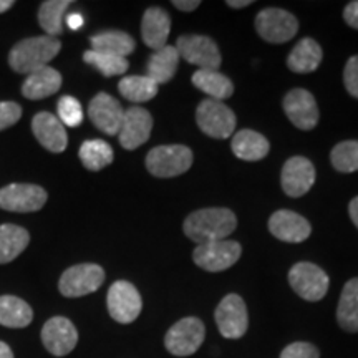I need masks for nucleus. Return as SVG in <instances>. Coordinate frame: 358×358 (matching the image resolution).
<instances>
[{
    "label": "nucleus",
    "mask_w": 358,
    "mask_h": 358,
    "mask_svg": "<svg viewBox=\"0 0 358 358\" xmlns=\"http://www.w3.org/2000/svg\"><path fill=\"white\" fill-rule=\"evenodd\" d=\"M105 282V271L98 264H78L62 274L58 289L69 299L83 297L96 292Z\"/></svg>",
    "instance_id": "6e6552de"
},
{
    "label": "nucleus",
    "mask_w": 358,
    "mask_h": 358,
    "mask_svg": "<svg viewBox=\"0 0 358 358\" xmlns=\"http://www.w3.org/2000/svg\"><path fill=\"white\" fill-rule=\"evenodd\" d=\"M62 43L57 37L40 35L30 37L13 45L8 53V65L17 73H34L48 64L58 55Z\"/></svg>",
    "instance_id": "f03ea898"
},
{
    "label": "nucleus",
    "mask_w": 358,
    "mask_h": 358,
    "mask_svg": "<svg viewBox=\"0 0 358 358\" xmlns=\"http://www.w3.org/2000/svg\"><path fill=\"white\" fill-rule=\"evenodd\" d=\"M22 106L15 101H0V131L10 128L20 120Z\"/></svg>",
    "instance_id": "4c0bfd02"
},
{
    "label": "nucleus",
    "mask_w": 358,
    "mask_h": 358,
    "mask_svg": "<svg viewBox=\"0 0 358 358\" xmlns=\"http://www.w3.org/2000/svg\"><path fill=\"white\" fill-rule=\"evenodd\" d=\"M66 24H69L70 29L78 30L80 27L83 25V19H82V15H80V13H71V15L69 17V19H66Z\"/></svg>",
    "instance_id": "37998d69"
},
{
    "label": "nucleus",
    "mask_w": 358,
    "mask_h": 358,
    "mask_svg": "<svg viewBox=\"0 0 358 358\" xmlns=\"http://www.w3.org/2000/svg\"><path fill=\"white\" fill-rule=\"evenodd\" d=\"M217 329L224 338H241L248 332L249 327V315L248 307L243 297L237 294H229L219 302V306L214 312Z\"/></svg>",
    "instance_id": "9b49d317"
},
{
    "label": "nucleus",
    "mask_w": 358,
    "mask_h": 358,
    "mask_svg": "<svg viewBox=\"0 0 358 358\" xmlns=\"http://www.w3.org/2000/svg\"><path fill=\"white\" fill-rule=\"evenodd\" d=\"M78 156L90 171H100L113 163V148L103 140H87L80 146Z\"/></svg>",
    "instance_id": "473e14b6"
},
{
    "label": "nucleus",
    "mask_w": 358,
    "mask_h": 358,
    "mask_svg": "<svg viewBox=\"0 0 358 358\" xmlns=\"http://www.w3.org/2000/svg\"><path fill=\"white\" fill-rule=\"evenodd\" d=\"M45 348L55 357H65L77 347L78 332L66 317H52L42 329Z\"/></svg>",
    "instance_id": "f3484780"
},
{
    "label": "nucleus",
    "mask_w": 358,
    "mask_h": 358,
    "mask_svg": "<svg viewBox=\"0 0 358 358\" xmlns=\"http://www.w3.org/2000/svg\"><path fill=\"white\" fill-rule=\"evenodd\" d=\"M62 87V75L52 66H43L34 73L27 75L22 85V95L29 100H43L55 95Z\"/></svg>",
    "instance_id": "4be33fe9"
},
{
    "label": "nucleus",
    "mask_w": 358,
    "mask_h": 358,
    "mask_svg": "<svg viewBox=\"0 0 358 358\" xmlns=\"http://www.w3.org/2000/svg\"><path fill=\"white\" fill-rule=\"evenodd\" d=\"M206 327L198 317H186L176 322L164 337V345L174 357H189L203 345Z\"/></svg>",
    "instance_id": "1a4fd4ad"
},
{
    "label": "nucleus",
    "mask_w": 358,
    "mask_h": 358,
    "mask_svg": "<svg viewBox=\"0 0 358 358\" xmlns=\"http://www.w3.org/2000/svg\"><path fill=\"white\" fill-rule=\"evenodd\" d=\"M173 6L181 12H192L201 6L199 0H174Z\"/></svg>",
    "instance_id": "a19ab883"
},
{
    "label": "nucleus",
    "mask_w": 358,
    "mask_h": 358,
    "mask_svg": "<svg viewBox=\"0 0 358 358\" xmlns=\"http://www.w3.org/2000/svg\"><path fill=\"white\" fill-rule=\"evenodd\" d=\"M232 151L239 159L259 161L264 159L271 151V145L264 134L254 129H241L232 138Z\"/></svg>",
    "instance_id": "5701e85b"
},
{
    "label": "nucleus",
    "mask_w": 358,
    "mask_h": 358,
    "mask_svg": "<svg viewBox=\"0 0 358 358\" xmlns=\"http://www.w3.org/2000/svg\"><path fill=\"white\" fill-rule=\"evenodd\" d=\"M171 32V17L161 7H150L141 20V37L146 47L159 50L168 42Z\"/></svg>",
    "instance_id": "412c9836"
},
{
    "label": "nucleus",
    "mask_w": 358,
    "mask_h": 358,
    "mask_svg": "<svg viewBox=\"0 0 358 358\" xmlns=\"http://www.w3.org/2000/svg\"><path fill=\"white\" fill-rule=\"evenodd\" d=\"M30 243V236L24 227L15 224L0 226V264H8L19 257Z\"/></svg>",
    "instance_id": "c756f323"
},
{
    "label": "nucleus",
    "mask_w": 358,
    "mask_h": 358,
    "mask_svg": "<svg viewBox=\"0 0 358 358\" xmlns=\"http://www.w3.org/2000/svg\"><path fill=\"white\" fill-rule=\"evenodd\" d=\"M70 0H47L38 8V24L48 37H57L64 32V17Z\"/></svg>",
    "instance_id": "2f4dec72"
},
{
    "label": "nucleus",
    "mask_w": 358,
    "mask_h": 358,
    "mask_svg": "<svg viewBox=\"0 0 358 358\" xmlns=\"http://www.w3.org/2000/svg\"><path fill=\"white\" fill-rule=\"evenodd\" d=\"M123 106L120 105L118 100L108 93H98V95L90 101L88 105V116L92 123L110 136L120 133L123 123Z\"/></svg>",
    "instance_id": "a211bd4d"
},
{
    "label": "nucleus",
    "mask_w": 358,
    "mask_h": 358,
    "mask_svg": "<svg viewBox=\"0 0 358 358\" xmlns=\"http://www.w3.org/2000/svg\"><path fill=\"white\" fill-rule=\"evenodd\" d=\"M12 6H13L12 0H0V13L7 12Z\"/></svg>",
    "instance_id": "49530a36"
},
{
    "label": "nucleus",
    "mask_w": 358,
    "mask_h": 358,
    "mask_svg": "<svg viewBox=\"0 0 358 358\" xmlns=\"http://www.w3.org/2000/svg\"><path fill=\"white\" fill-rule=\"evenodd\" d=\"M174 47L178 48L179 57L185 58L187 64L196 65L199 70H217L222 64L216 42L208 35H181Z\"/></svg>",
    "instance_id": "39448f33"
},
{
    "label": "nucleus",
    "mask_w": 358,
    "mask_h": 358,
    "mask_svg": "<svg viewBox=\"0 0 358 358\" xmlns=\"http://www.w3.org/2000/svg\"><path fill=\"white\" fill-rule=\"evenodd\" d=\"M348 214H350L353 224L358 227V196L357 198H353L350 201V204H348Z\"/></svg>",
    "instance_id": "79ce46f5"
},
{
    "label": "nucleus",
    "mask_w": 358,
    "mask_h": 358,
    "mask_svg": "<svg viewBox=\"0 0 358 358\" xmlns=\"http://www.w3.org/2000/svg\"><path fill=\"white\" fill-rule=\"evenodd\" d=\"M192 85L211 100H227L234 93V85L217 70H198L192 75Z\"/></svg>",
    "instance_id": "a878e982"
},
{
    "label": "nucleus",
    "mask_w": 358,
    "mask_h": 358,
    "mask_svg": "<svg viewBox=\"0 0 358 358\" xmlns=\"http://www.w3.org/2000/svg\"><path fill=\"white\" fill-rule=\"evenodd\" d=\"M315 182V168L303 156H292L285 161L280 174L282 189L290 198H301Z\"/></svg>",
    "instance_id": "2eb2a0df"
},
{
    "label": "nucleus",
    "mask_w": 358,
    "mask_h": 358,
    "mask_svg": "<svg viewBox=\"0 0 358 358\" xmlns=\"http://www.w3.org/2000/svg\"><path fill=\"white\" fill-rule=\"evenodd\" d=\"M285 115L290 123L303 131H310L319 123V106H317L315 98L310 92L303 88L290 90L287 95L282 100Z\"/></svg>",
    "instance_id": "4468645a"
},
{
    "label": "nucleus",
    "mask_w": 358,
    "mask_h": 358,
    "mask_svg": "<svg viewBox=\"0 0 358 358\" xmlns=\"http://www.w3.org/2000/svg\"><path fill=\"white\" fill-rule=\"evenodd\" d=\"M57 110H58L57 118L60 120L64 127L77 128L82 124L83 110H82V105H80V101L77 100V98L62 96L60 100H58Z\"/></svg>",
    "instance_id": "c9c22d12"
},
{
    "label": "nucleus",
    "mask_w": 358,
    "mask_h": 358,
    "mask_svg": "<svg viewBox=\"0 0 358 358\" xmlns=\"http://www.w3.org/2000/svg\"><path fill=\"white\" fill-rule=\"evenodd\" d=\"M324 58L322 47L310 37L302 38L290 52L287 66L294 73H312L319 69Z\"/></svg>",
    "instance_id": "393cba45"
},
{
    "label": "nucleus",
    "mask_w": 358,
    "mask_h": 358,
    "mask_svg": "<svg viewBox=\"0 0 358 358\" xmlns=\"http://www.w3.org/2000/svg\"><path fill=\"white\" fill-rule=\"evenodd\" d=\"M151 129H153V118L150 111L141 106H131L123 115V123L118 133L120 145L128 151L136 150L150 140Z\"/></svg>",
    "instance_id": "dca6fc26"
},
{
    "label": "nucleus",
    "mask_w": 358,
    "mask_h": 358,
    "mask_svg": "<svg viewBox=\"0 0 358 358\" xmlns=\"http://www.w3.org/2000/svg\"><path fill=\"white\" fill-rule=\"evenodd\" d=\"M192 166V151L182 145L156 146L146 156V169L156 178H174Z\"/></svg>",
    "instance_id": "7ed1b4c3"
},
{
    "label": "nucleus",
    "mask_w": 358,
    "mask_h": 358,
    "mask_svg": "<svg viewBox=\"0 0 358 358\" xmlns=\"http://www.w3.org/2000/svg\"><path fill=\"white\" fill-rule=\"evenodd\" d=\"M343 83H345L347 92L358 100V55H353L347 60L345 70H343Z\"/></svg>",
    "instance_id": "58836bf2"
},
{
    "label": "nucleus",
    "mask_w": 358,
    "mask_h": 358,
    "mask_svg": "<svg viewBox=\"0 0 358 358\" xmlns=\"http://www.w3.org/2000/svg\"><path fill=\"white\" fill-rule=\"evenodd\" d=\"M243 248L236 241H214V243L201 244L192 252L196 266L208 272H222L239 261Z\"/></svg>",
    "instance_id": "9d476101"
},
{
    "label": "nucleus",
    "mask_w": 358,
    "mask_h": 358,
    "mask_svg": "<svg viewBox=\"0 0 358 358\" xmlns=\"http://www.w3.org/2000/svg\"><path fill=\"white\" fill-rule=\"evenodd\" d=\"M90 43H92V50L123 58H127L136 48V42H134L131 35L120 32V30H110V32L93 35L90 38Z\"/></svg>",
    "instance_id": "bb28decb"
},
{
    "label": "nucleus",
    "mask_w": 358,
    "mask_h": 358,
    "mask_svg": "<svg viewBox=\"0 0 358 358\" xmlns=\"http://www.w3.org/2000/svg\"><path fill=\"white\" fill-rule=\"evenodd\" d=\"M237 227L236 214L227 208H206L185 219V234L196 244H208L226 239Z\"/></svg>",
    "instance_id": "f257e3e1"
},
{
    "label": "nucleus",
    "mask_w": 358,
    "mask_h": 358,
    "mask_svg": "<svg viewBox=\"0 0 358 358\" xmlns=\"http://www.w3.org/2000/svg\"><path fill=\"white\" fill-rule=\"evenodd\" d=\"M268 231L279 241L299 244L310 237L312 226L301 214L289 211V209H280L268 219Z\"/></svg>",
    "instance_id": "6ab92c4d"
},
{
    "label": "nucleus",
    "mask_w": 358,
    "mask_h": 358,
    "mask_svg": "<svg viewBox=\"0 0 358 358\" xmlns=\"http://www.w3.org/2000/svg\"><path fill=\"white\" fill-rule=\"evenodd\" d=\"M179 60H181V57H179L178 48L174 45H164L163 48L156 50L150 57V60H148L146 77H150L158 85L168 83L176 75Z\"/></svg>",
    "instance_id": "b1692460"
},
{
    "label": "nucleus",
    "mask_w": 358,
    "mask_h": 358,
    "mask_svg": "<svg viewBox=\"0 0 358 358\" xmlns=\"http://www.w3.org/2000/svg\"><path fill=\"white\" fill-rule=\"evenodd\" d=\"M34 320V310L25 301L15 295L0 297V325L8 329H24Z\"/></svg>",
    "instance_id": "c85d7f7f"
},
{
    "label": "nucleus",
    "mask_w": 358,
    "mask_h": 358,
    "mask_svg": "<svg viewBox=\"0 0 358 358\" xmlns=\"http://www.w3.org/2000/svg\"><path fill=\"white\" fill-rule=\"evenodd\" d=\"M337 320L345 332H358V277L343 285L337 307Z\"/></svg>",
    "instance_id": "cd10ccee"
},
{
    "label": "nucleus",
    "mask_w": 358,
    "mask_h": 358,
    "mask_svg": "<svg viewBox=\"0 0 358 358\" xmlns=\"http://www.w3.org/2000/svg\"><path fill=\"white\" fill-rule=\"evenodd\" d=\"M47 191L42 186L15 182L0 189V209L10 213H35L47 203Z\"/></svg>",
    "instance_id": "ddd939ff"
},
{
    "label": "nucleus",
    "mask_w": 358,
    "mask_h": 358,
    "mask_svg": "<svg viewBox=\"0 0 358 358\" xmlns=\"http://www.w3.org/2000/svg\"><path fill=\"white\" fill-rule=\"evenodd\" d=\"M227 6L232 8H244L252 6V0H227Z\"/></svg>",
    "instance_id": "c03bdc74"
},
{
    "label": "nucleus",
    "mask_w": 358,
    "mask_h": 358,
    "mask_svg": "<svg viewBox=\"0 0 358 358\" xmlns=\"http://www.w3.org/2000/svg\"><path fill=\"white\" fill-rule=\"evenodd\" d=\"M32 129L37 141L50 153H64L69 145L66 129L53 113H37L32 120Z\"/></svg>",
    "instance_id": "aec40b11"
},
{
    "label": "nucleus",
    "mask_w": 358,
    "mask_h": 358,
    "mask_svg": "<svg viewBox=\"0 0 358 358\" xmlns=\"http://www.w3.org/2000/svg\"><path fill=\"white\" fill-rule=\"evenodd\" d=\"M254 25L261 38L268 43L289 42L299 30V20L289 10L279 7H268L259 12Z\"/></svg>",
    "instance_id": "0eeeda50"
},
{
    "label": "nucleus",
    "mask_w": 358,
    "mask_h": 358,
    "mask_svg": "<svg viewBox=\"0 0 358 358\" xmlns=\"http://www.w3.org/2000/svg\"><path fill=\"white\" fill-rule=\"evenodd\" d=\"M289 284L303 301L319 302L329 292L330 279L315 264L297 262L289 272Z\"/></svg>",
    "instance_id": "423d86ee"
},
{
    "label": "nucleus",
    "mask_w": 358,
    "mask_h": 358,
    "mask_svg": "<svg viewBox=\"0 0 358 358\" xmlns=\"http://www.w3.org/2000/svg\"><path fill=\"white\" fill-rule=\"evenodd\" d=\"M83 60L88 65L95 66L103 77H116V75H123L128 71V60L123 57L108 55V53H101L95 50H87L83 53Z\"/></svg>",
    "instance_id": "72a5a7b5"
},
{
    "label": "nucleus",
    "mask_w": 358,
    "mask_h": 358,
    "mask_svg": "<svg viewBox=\"0 0 358 358\" xmlns=\"http://www.w3.org/2000/svg\"><path fill=\"white\" fill-rule=\"evenodd\" d=\"M106 306L111 319L120 324H131L140 317L143 301L138 289L127 280H116L108 290Z\"/></svg>",
    "instance_id": "f8f14e48"
},
{
    "label": "nucleus",
    "mask_w": 358,
    "mask_h": 358,
    "mask_svg": "<svg viewBox=\"0 0 358 358\" xmlns=\"http://www.w3.org/2000/svg\"><path fill=\"white\" fill-rule=\"evenodd\" d=\"M280 358H320V352L312 343L294 342L282 350Z\"/></svg>",
    "instance_id": "e433bc0d"
},
{
    "label": "nucleus",
    "mask_w": 358,
    "mask_h": 358,
    "mask_svg": "<svg viewBox=\"0 0 358 358\" xmlns=\"http://www.w3.org/2000/svg\"><path fill=\"white\" fill-rule=\"evenodd\" d=\"M118 90L127 100L133 103H145L153 100L158 95L159 85L155 83L150 77L131 75V77H123L120 80Z\"/></svg>",
    "instance_id": "7c9ffc66"
},
{
    "label": "nucleus",
    "mask_w": 358,
    "mask_h": 358,
    "mask_svg": "<svg viewBox=\"0 0 358 358\" xmlns=\"http://www.w3.org/2000/svg\"><path fill=\"white\" fill-rule=\"evenodd\" d=\"M332 166L340 173L358 171V141L348 140L334 146L330 153Z\"/></svg>",
    "instance_id": "f704fd0d"
},
{
    "label": "nucleus",
    "mask_w": 358,
    "mask_h": 358,
    "mask_svg": "<svg viewBox=\"0 0 358 358\" xmlns=\"http://www.w3.org/2000/svg\"><path fill=\"white\" fill-rule=\"evenodd\" d=\"M0 358H13L10 347L6 342H0Z\"/></svg>",
    "instance_id": "a18cd8bd"
},
{
    "label": "nucleus",
    "mask_w": 358,
    "mask_h": 358,
    "mask_svg": "<svg viewBox=\"0 0 358 358\" xmlns=\"http://www.w3.org/2000/svg\"><path fill=\"white\" fill-rule=\"evenodd\" d=\"M343 20L348 27L358 30V0L347 3L345 8H343Z\"/></svg>",
    "instance_id": "ea45409f"
},
{
    "label": "nucleus",
    "mask_w": 358,
    "mask_h": 358,
    "mask_svg": "<svg viewBox=\"0 0 358 358\" xmlns=\"http://www.w3.org/2000/svg\"><path fill=\"white\" fill-rule=\"evenodd\" d=\"M196 122L201 131L216 140H226L236 129V115L229 106L217 100H203L196 110Z\"/></svg>",
    "instance_id": "20e7f679"
}]
</instances>
